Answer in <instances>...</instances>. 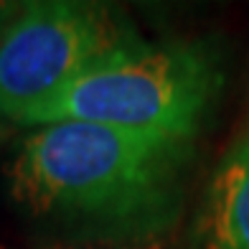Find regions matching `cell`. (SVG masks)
I'll use <instances>...</instances> for the list:
<instances>
[{
	"label": "cell",
	"mask_w": 249,
	"mask_h": 249,
	"mask_svg": "<svg viewBox=\"0 0 249 249\" xmlns=\"http://www.w3.org/2000/svg\"><path fill=\"white\" fill-rule=\"evenodd\" d=\"M201 244L203 249H249V135L231 145L211 176Z\"/></svg>",
	"instance_id": "4"
},
{
	"label": "cell",
	"mask_w": 249,
	"mask_h": 249,
	"mask_svg": "<svg viewBox=\"0 0 249 249\" xmlns=\"http://www.w3.org/2000/svg\"><path fill=\"white\" fill-rule=\"evenodd\" d=\"M138 38L107 3H23L0 38V120L20 124L26 112Z\"/></svg>",
	"instance_id": "3"
},
{
	"label": "cell",
	"mask_w": 249,
	"mask_h": 249,
	"mask_svg": "<svg viewBox=\"0 0 249 249\" xmlns=\"http://www.w3.org/2000/svg\"><path fill=\"white\" fill-rule=\"evenodd\" d=\"M10 249V247H0ZM36 249H171V239H158L148 244H122V247H102V244H49V247H36Z\"/></svg>",
	"instance_id": "5"
},
{
	"label": "cell",
	"mask_w": 249,
	"mask_h": 249,
	"mask_svg": "<svg viewBox=\"0 0 249 249\" xmlns=\"http://www.w3.org/2000/svg\"><path fill=\"white\" fill-rule=\"evenodd\" d=\"M8 132H10V127H8V122H3V120H0V142H3V140L8 138Z\"/></svg>",
	"instance_id": "7"
},
{
	"label": "cell",
	"mask_w": 249,
	"mask_h": 249,
	"mask_svg": "<svg viewBox=\"0 0 249 249\" xmlns=\"http://www.w3.org/2000/svg\"><path fill=\"white\" fill-rule=\"evenodd\" d=\"M191 163L186 140L53 122L20 140L8 194L59 244H148L183 219Z\"/></svg>",
	"instance_id": "1"
},
{
	"label": "cell",
	"mask_w": 249,
	"mask_h": 249,
	"mask_svg": "<svg viewBox=\"0 0 249 249\" xmlns=\"http://www.w3.org/2000/svg\"><path fill=\"white\" fill-rule=\"evenodd\" d=\"M224 53L209 38H138L36 105L20 124L92 122L194 142L219 105Z\"/></svg>",
	"instance_id": "2"
},
{
	"label": "cell",
	"mask_w": 249,
	"mask_h": 249,
	"mask_svg": "<svg viewBox=\"0 0 249 249\" xmlns=\"http://www.w3.org/2000/svg\"><path fill=\"white\" fill-rule=\"evenodd\" d=\"M23 3H0V38H3L5 28L13 23V18L18 16V10Z\"/></svg>",
	"instance_id": "6"
}]
</instances>
